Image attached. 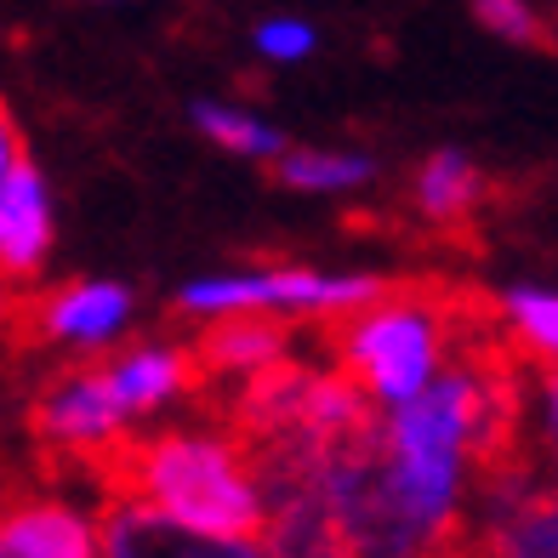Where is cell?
<instances>
[{
    "mask_svg": "<svg viewBox=\"0 0 558 558\" xmlns=\"http://www.w3.org/2000/svg\"><path fill=\"white\" fill-rule=\"evenodd\" d=\"M109 496H137L155 513L211 530V536H263L268 490L257 478V456L234 427H155L132 434L104 462Z\"/></svg>",
    "mask_w": 558,
    "mask_h": 558,
    "instance_id": "cell-1",
    "label": "cell"
},
{
    "mask_svg": "<svg viewBox=\"0 0 558 558\" xmlns=\"http://www.w3.org/2000/svg\"><path fill=\"white\" fill-rule=\"evenodd\" d=\"M468 331L473 325H468L462 296L393 286L388 296H376L371 308L337 319L331 360L388 411V404L416 399L427 383H434V376L450 365V353L462 348Z\"/></svg>",
    "mask_w": 558,
    "mask_h": 558,
    "instance_id": "cell-2",
    "label": "cell"
},
{
    "mask_svg": "<svg viewBox=\"0 0 558 558\" xmlns=\"http://www.w3.org/2000/svg\"><path fill=\"white\" fill-rule=\"evenodd\" d=\"M222 422L234 427L245 445H286V450H331L342 439H353L360 427H371L383 416L353 376L331 360V365H302L286 360L251 383H234L222 399Z\"/></svg>",
    "mask_w": 558,
    "mask_h": 558,
    "instance_id": "cell-3",
    "label": "cell"
},
{
    "mask_svg": "<svg viewBox=\"0 0 558 558\" xmlns=\"http://www.w3.org/2000/svg\"><path fill=\"white\" fill-rule=\"evenodd\" d=\"M399 279L388 274H325V268H234V274H206L177 291V314L194 325L234 319V314H279V319H348L388 296Z\"/></svg>",
    "mask_w": 558,
    "mask_h": 558,
    "instance_id": "cell-4",
    "label": "cell"
},
{
    "mask_svg": "<svg viewBox=\"0 0 558 558\" xmlns=\"http://www.w3.org/2000/svg\"><path fill=\"white\" fill-rule=\"evenodd\" d=\"M450 558H558V478H547L524 450L490 462L473 485Z\"/></svg>",
    "mask_w": 558,
    "mask_h": 558,
    "instance_id": "cell-5",
    "label": "cell"
},
{
    "mask_svg": "<svg viewBox=\"0 0 558 558\" xmlns=\"http://www.w3.org/2000/svg\"><path fill=\"white\" fill-rule=\"evenodd\" d=\"M29 434L58 450V456H81V462H104L109 450H120L125 439L137 434L132 411L120 404L104 353L97 360H74L63 365L52 383H46L29 404Z\"/></svg>",
    "mask_w": 558,
    "mask_h": 558,
    "instance_id": "cell-6",
    "label": "cell"
},
{
    "mask_svg": "<svg viewBox=\"0 0 558 558\" xmlns=\"http://www.w3.org/2000/svg\"><path fill=\"white\" fill-rule=\"evenodd\" d=\"M132 319H137V296L120 279H74V286H58L35 302H23V314H17L29 342L81 353V360L120 348Z\"/></svg>",
    "mask_w": 558,
    "mask_h": 558,
    "instance_id": "cell-7",
    "label": "cell"
},
{
    "mask_svg": "<svg viewBox=\"0 0 558 558\" xmlns=\"http://www.w3.org/2000/svg\"><path fill=\"white\" fill-rule=\"evenodd\" d=\"M104 558H274L268 536H211L155 513L137 496L104 501Z\"/></svg>",
    "mask_w": 558,
    "mask_h": 558,
    "instance_id": "cell-8",
    "label": "cell"
},
{
    "mask_svg": "<svg viewBox=\"0 0 558 558\" xmlns=\"http://www.w3.org/2000/svg\"><path fill=\"white\" fill-rule=\"evenodd\" d=\"M0 558H104V513L46 490H0Z\"/></svg>",
    "mask_w": 558,
    "mask_h": 558,
    "instance_id": "cell-9",
    "label": "cell"
},
{
    "mask_svg": "<svg viewBox=\"0 0 558 558\" xmlns=\"http://www.w3.org/2000/svg\"><path fill=\"white\" fill-rule=\"evenodd\" d=\"M52 240H58L52 183L23 155L0 177V274L17 279V286H35L46 263H52Z\"/></svg>",
    "mask_w": 558,
    "mask_h": 558,
    "instance_id": "cell-10",
    "label": "cell"
},
{
    "mask_svg": "<svg viewBox=\"0 0 558 558\" xmlns=\"http://www.w3.org/2000/svg\"><path fill=\"white\" fill-rule=\"evenodd\" d=\"M109 383L120 393V404L132 411V422H148L183 404L189 393H199L206 371H199V353L183 342H132V348H109L104 353Z\"/></svg>",
    "mask_w": 558,
    "mask_h": 558,
    "instance_id": "cell-11",
    "label": "cell"
},
{
    "mask_svg": "<svg viewBox=\"0 0 558 558\" xmlns=\"http://www.w3.org/2000/svg\"><path fill=\"white\" fill-rule=\"evenodd\" d=\"M206 383H251L274 365L296 360V337L279 325V314H234V319H211L194 342Z\"/></svg>",
    "mask_w": 558,
    "mask_h": 558,
    "instance_id": "cell-12",
    "label": "cell"
},
{
    "mask_svg": "<svg viewBox=\"0 0 558 558\" xmlns=\"http://www.w3.org/2000/svg\"><path fill=\"white\" fill-rule=\"evenodd\" d=\"M263 536H268L274 558H360L353 542L342 536V524H337L319 485H296V490L268 496Z\"/></svg>",
    "mask_w": 558,
    "mask_h": 558,
    "instance_id": "cell-13",
    "label": "cell"
},
{
    "mask_svg": "<svg viewBox=\"0 0 558 558\" xmlns=\"http://www.w3.org/2000/svg\"><path fill=\"white\" fill-rule=\"evenodd\" d=\"M485 199H490V177L478 171L462 148L427 155L411 177V206L427 228H468V222H478Z\"/></svg>",
    "mask_w": 558,
    "mask_h": 558,
    "instance_id": "cell-14",
    "label": "cell"
},
{
    "mask_svg": "<svg viewBox=\"0 0 558 558\" xmlns=\"http://www.w3.org/2000/svg\"><path fill=\"white\" fill-rule=\"evenodd\" d=\"M376 171L383 166L371 155H353V148H286L274 160V177L296 194H353V189H371Z\"/></svg>",
    "mask_w": 558,
    "mask_h": 558,
    "instance_id": "cell-15",
    "label": "cell"
},
{
    "mask_svg": "<svg viewBox=\"0 0 558 558\" xmlns=\"http://www.w3.org/2000/svg\"><path fill=\"white\" fill-rule=\"evenodd\" d=\"M189 120H194V132L206 137V143H217L222 155H240V160H279L291 148V137L279 132V125H268L263 114H251V109H234V104H194L189 109Z\"/></svg>",
    "mask_w": 558,
    "mask_h": 558,
    "instance_id": "cell-16",
    "label": "cell"
},
{
    "mask_svg": "<svg viewBox=\"0 0 558 558\" xmlns=\"http://www.w3.org/2000/svg\"><path fill=\"white\" fill-rule=\"evenodd\" d=\"M496 308H501V331L513 337L530 360L558 365V291L507 286V291L496 296Z\"/></svg>",
    "mask_w": 558,
    "mask_h": 558,
    "instance_id": "cell-17",
    "label": "cell"
},
{
    "mask_svg": "<svg viewBox=\"0 0 558 558\" xmlns=\"http://www.w3.org/2000/svg\"><path fill=\"white\" fill-rule=\"evenodd\" d=\"M524 456L558 478V365L547 360L524 371Z\"/></svg>",
    "mask_w": 558,
    "mask_h": 558,
    "instance_id": "cell-18",
    "label": "cell"
},
{
    "mask_svg": "<svg viewBox=\"0 0 558 558\" xmlns=\"http://www.w3.org/2000/svg\"><path fill=\"white\" fill-rule=\"evenodd\" d=\"M473 17L485 23L490 35L519 40V46H547V23L536 17L530 0H473Z\"/></svg>",
    "mask_w": 558,
    "mask_h": 558,
    "instance_id": "cell-19",
    "label": "cell"
},
{
    "mask_svg": "<svg viewBox=\"0 0 558 558\" xmlns=\"http://www.w3.org/2000/svg\"><path fill=\"white\" fill-rule=\"evenodd\" d=\"M251 40H257V52L268 63H302V58H314V46H319L314 23H302V17H268V23H257Z\"/></svg>",
    "mask_w": 558,
    "mask_h": 558,
    "instance_id": "cell-20",
    "label": "cell"
},
{
    "mask_svg": "<svg viewBox=\"0 0 558 558\" xmlns=\"http://www.w3.org/2000/svg\"><path fill=\"white\" fill-rule=\"evenodd\" d=\"M17 160H23V132H17V120L7 114V104H0V177H7Z\"/></svg>",
    "mask_w": 558,
    "mask_h": 558,
    "instance_id": "cell-21",
    "label": "cell"
},
{
    "mask_svg": "<svg viewBox=\"0 0 558 558\" xmlns=\"http://www.w3.org/2000/svg\"><path fill=\"white\" fill-rule=\"evenodd\" d=\"M23 286H17V279H7V274H0V331H12V325H17V314H23V296H17Z\"/></svg>",
    "mask_w": 558,
    "mask_h": 558,
    "instance_id": "cell-22",
    "label": "cell"
},
{
    "mask_svg": "<svg viewBox=\"0 0 558 558\" xmlns=\"http://www.w3.org/2000/svg\"><path fill=\"white\" fill-rule=\"evenodd\" d=\"M109 7H114V0H109Z\"/></svg>",
    "mask_w": 558,
    "mask_h": 558,
    "instance_id": "cell-23",
    "label": "cell"
}]
</instances>
